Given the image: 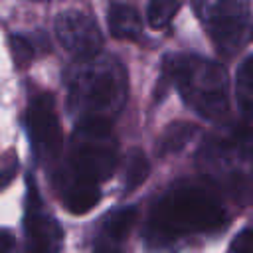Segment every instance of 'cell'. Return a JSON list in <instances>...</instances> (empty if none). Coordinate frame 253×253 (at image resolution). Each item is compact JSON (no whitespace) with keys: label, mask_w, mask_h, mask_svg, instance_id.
I'll return each mask as SVG.
<instances>
[{"label":"cell","mask_w":253,"mask_h":253,"mask_svg":"<svg viewBox=\"0 0 253 253\" xmlns=\"http://www.w3.org/2000/svg\"><path fill=\"white\" fill-rule=\"evenodd\" d=\"M134 219H136V208L126 206V208H121V210L111 211L107 215L105 223H103V229H105V233L111 239L119 241V239H125L128 235Z\"/></svg>","instance_id":"4fadbf2b"},{"label":"cell","mask_w":253,"mask_h":253,"mask_svg":"<svg viewBox=\"0 0 253 253\" xmlns=\"http://www.w3.org/2000/svg\"><path fill=\"white\" fill-rule=\"evenodd\" d=\"M10 49H12L14 61H16L20 67H26V65L34 59L36 43H34V40H30L28 36L12 34V36H10Z\"/></svg>","instance_id":"9a60e30c"},{"label":"cell","mask_w":253,"mask_h":253,"mask_svg":"<svg viewBox=\"0 0 253 253\" xmlns=\"http://www.w3.org/2000/svg\"><path fill=\"white\" fill-rule=\"evenodd\" d=\"M198 126L194 123H186V121H174L170 123L164 132L160 134L158 142H156V152L160 156L164 154H172V152H180L196 134Z\"/></svg>","instance_id":"30bf717a"},{"label":"cell","mask_w":253,"mask_h":253,"mask_svg":"<svg viewBox=\"0 0 253 253\" xmlns=\"http://www.w3.org/2000/svg\"><path fill=\"white\" fill-rule=\"evenodd\" d=\"M67 93L69 111L77 117V121H113L126 99L125 67L115 57L99 53L95 57L81 59V63L69 69Z\"/></svg>","instance_id":"6da1fadb"},{"label":"cell","mask_w":253,"mask_h":253,"mask_svg":"<svg viewBox=\"0 0 253 253\" xmlns=\"http://www.w3.org/2000/svg\"><path fill=\"white\" fill-rule=\"evenodd\" d=\"M182 2L184 0H150L148 12H146L150 28H154V30L166 28L172 22V18L178 14Z\"/></svg>","instance_id":"5bb4252c"},{"label":"cell","mask_w":253,"mask_h":253,"mask_svg":"<svg viewBox=\"0 0 253 253\" xmlns=\"http://www.w3.org/2000/svg\"><path fill=\"white\" fill-rule=\"evenodd\" d=\"M14 235L8 229H0V253H10L14 249Z\"/></svg>","instance_id":"e0dca14e"},{"label":"cell","mask_w":253,"mask_h":253,"mask_svg":"<svg viewBox=\"0 0 253 253\" xmlns=\"http://www.w3.org/2000/svg\"><path fill=\"white\" fill-rule=\"evenodd\" d=\"M196 12L221 55H235L249 30V0H196Z\"/></svg>","instance_id":"277c9868"},{"label":"cell","mask_w":253,"mask_h":253,"mask_svg":"<svg viewBox=\"0 0 253 253\" xmlns=\"http://www.w3.org/2000/svg\"><path fill=\"white\" fill-rule=\"evenodd\" d=\"M26 128L38 158L51 160L59 154L63 136L51 93H38L30 99L26 111Z\"/></svg>","instance_id":"5b68a950"},{"label":"cell","mask_w":253,"mask_h":253,"mask_svg":"<svg viewBox=\"0 0 253 253\" xmlns=\"http://www.w3.org/2000/svg\"><path fill=\"white\" fill-rule=\"evenodd\" d=\"M24 225L28 233L26 253H59L61 249V227L59 223L42 210V200L36 190L34 178H28V200Z\"/></svg>","instance_id":"52a82bcc"},{"label":"cell","mask_w":253,"mask_h":253,"mask_svg":"<svg viewBox=\"0 0 253 253\" xmlns=\"http://www.w3.org/2000/svg\"><path fill=\"white\" fill-rule=\"evenodd\" d=\"M162 75L174 83L182 99L204 119L221 121L229 113V77L217 61L190 55L170 53L162 61Z\"/></svg>","instance_id":"3957f363"},{"label":"cell","mask_w":253,"mask_h":253,"mask_svg":"<svg viewBox=\"0 0 253 253\" xmlns=\"http://www.w3.org/2000/svg\"><path fill=\"white\" fill-rule=\"evenodd\" d=\"M227 253H253V227L239 231L231 241Z\"/></svg>","instance_id":"2e32d148"},{"label":"cell","mask_w":253,"mask_h":253,"mask_svg":"<svg viewBox=\"0 0 253 253\" xmlns=\"http://www.w3.org/2000/svg\"><path fill=\"white\" fill-rule=\"evenodd\" d=\"M249 34H251V40H253V28H251V32H249Z\"/></svg>","instance_id":"d6986e66"},{"label":"cell","mask_w":253,"mask_h":253,"mask_svg":"<svg viewBox=\"0 0 253 253\" xmlns=\"http://www.w3.org/2000/svg\"><path fill=\"white\" fill-rule=\"evenodd\" d=\"M59 43L79 59L95 57L101 51L103 38L97 22L81 10H65L55 18Z\"/></svg>","instance_id":"8992f818"},{"label":"cell","mask_w":253,"mask_h":253,"mask_svg":"<svg viewBox=\"0 0 253 253\" xmlns=\"http://www.w3.org/2000/svg\"><path fill=\"white\" fill-rule=\"evenodd\" d=\"M61 200L67 211L81 215L87 213L89 210H93L99 200H101V188L97 182H89V180H77V178H67L63 192H61Z\"/></svg>","instance_id":"ba28073f"},{"label":"cell","mask_w":253,"mask_h":253,"mask_svg":"<svg viewBox=\"0 0 253 253\" xmlns=\"http://www.w3.org/2000/svg\"><path fill=\"white\" fill-rule=\"evenodd\" d=\"M148 172H150V164H148L146 154L140 148H132L125 162V188L128 192L138 188L146 180Z\"/></svg>","instance_id":"7c38bea8"},{"label":"cell","mask_w":253,"mask_h":253,"mask_svg":"<svg viewBox=\"0 0 253 253\" xmlns=\"http://www.w3.org/2000/svg\"><path fill=\"white\" fill-rule=\"evenodd\" d=\"M235 97L239 103V109L253 117V55L245 57L243 63L237 69L235 77Z\"/></svg>","instance_id":"8fae6325"},{"label":"cell","mask_w":253,"mask_h":253,"mask_svg":"<svg viewBox=\"0 0 253 253\" xmlns=\"http://www.w3.org/2000/svg\"><path fill=\"white\" fill-rule=\"evenodd\" d=\"M95 253H121L115 245H111V243H97V247H95Z\"/></svg>","instance_id":"ac0fdd59"},{"label":"cell","mask_w":253,"mask_h":253,"mask_svg":"<svg viewBox=\"0 0 253 253\" xmlns=\"http://www.w3.org/2000/svg\"><path fill=\"white\" fill-rule=\"evenodd\" d=\"M107 22H109V30L115 38L119 40H136L142 32V22L138 12L128 6V4H121V2H113L109 6V14H107Z\"/></svg>","instance_id":"9c48e42d"},{"label":"cell","mask_w":253,"mask_h":253,"mask_svg":"<svg viewBox=\"0 0 253 253\" xmlns=\"http://www.w3.org/2000/svg\"><path fill=\"white\" fill-rule=\"evenodd\" d=\"M225 219V210L217 198L204 188L182 184L160 198L148 229L154 241L166 243L182 235L219 229Z\"/></svg>","instance_id":"7a4b0ae2"}]
</instances>
